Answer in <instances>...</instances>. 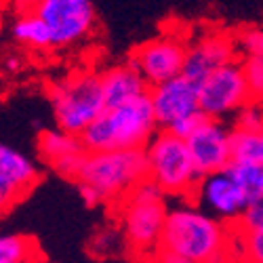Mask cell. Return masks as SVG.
Returning <instances> with one entry per match:
<instances>
[{"label":"cell","mask_w":263,"mask_h":263,"mask_svg":"<svg viewBox=\"0 0 263 263\" xmlns=\"http://www.w3.org/2000/svg\"><path fill=\"white\" fill-rule=\"evenodd\" d=\"M240 70H242L245 82L249 86L253 99L259 101L263 93V57H247L240 63Z\"/></svg>","instance_id":"obj_22"},{"label":"cell","mask_w":263,"mask_h":263,"mask_svg":"<svg viewBox=\"0 0 263 263\" xmlns=\"http://www.w3.org/2000/svg\"><path fill=\"white\" fill-rule=\"evenodd\" d=\"M152 263H187V261H183V259H179V257H175V255H171V253H162V251H158Z\"/></svg>","instance_id":"obj_31"},{"label":"cell","mask_w":263,"mask_h":263,"mask_svg":"<svg viewBox=\"0 0 263 263\" xmlns=\"http://www.w3.org/2000/svg\"><path fill=\"white\" fill-rule=\"evenodd\" d=\"M76 187H78V194H80V198L84 200V204H86V206H97V204H103V202H101V198H99V194H97L93 187L84 185V183H76Z\"/></svg>","instance_id":"obj_30"},{"label":"cell","mask_w":263,"mask_h":263,"mask_svg":"<svg viewBox=\"0 0 263 263\" xmlns=\"http://www.w3.org/2000/svg\"><path fill=\"white\" fill-rule=\"evenodd\" d=\"M190 200L194 202L196 209H200L202 213L211 215L213 219L226 226H234L240 213L247 206L242 192L238 190L228 171H219L200 177L198 183L194 185Z\"/></svg>","instance_id":"obj_10"},{"label":"cell","mask_w":263,"mask_h":263,"mask_svg":"<svg viewBox=\"0 0 263 263\" xmlns=\"http://www.w3.org/2000/svg\"><path fill=\"white\" fill-rule=\"evenodd\" d=\"M147 99L154 112L156 126L168 128L175 120H179L187 114L198 112V93L196 84L183 76L171 78L156 86L147 89Z\"/></svg>","instance_id":"obj_13"},{"label":"cell","mask_w":263,"mask_h":263,"mask_svg":"<svg viewBox=\"0 0 263 263\" xmlns=\"http://www.w3.org/2000/svg\"><path fill=\"white\" fill-rule=\"evenodd\" d=\"M156 133V120L147 95L130 103L103 109L80 133L84 152H118V149H143Z\"/></svg>","instance_id":"obj_3"},{"label":"cell","mask_w":263,"mask_h":263,"mask_svg":"<svg viewBox=\"0 0 263 263\" xmlns=\"http://www.w3.org/2000/svg\"><path fill=\"white\" fill-rule=\"evenodd\" d=\"M234 230H238V232H257V230H263V202L247 204L245 211L240 213L238 221L234 223Z\"/></svg>","instance_id":"obj_24"},{"label":"cell","mask_w":263,"mask_h":263,"mask_svg":"<svg viewBox=\"0 0 263 263\" xmlns=\"http://www.w3.org/2000/svg\"><path fill=\"white\" fill-rule=\"evenodd\" d=\"M232 242L234 232L230 226L185 202L166 209L158 251L187 263H228Z\"/></svg>","instance_id":"obj_1"},{"label":"cell","mask_w":263,"mask_h":263,"mask_svg":"<svg viewBox=\"0 0 263 263\" xmlns=\"http://www.w3.org/2000/svg\"><path fill=\"white\" fill-rule=\"evenodd\" d=\"M226 171L242 192L247 204L263 202V164L230 162Z\"/></svg>","instance_id":"obj_17"},{"label":"cell","mask_w":263,"mask_h":263,"mask_svg":"<svg viewBox=\"0 0 263 263\" xmlns=\"http://www.w3.org/2000/svg\"><path fill=\"white\" fill-rule=\"evenodd\" d=\"M13 38L30 49H53V38L47 24L32 13L17 17L13 24Z\"/></svg>","instance_id":"obj_20"},{"label":"cell","mask_w":263,"mask_h":263,"mask_svg":"<svg viewBox=\"0 0 263 263\" xmlns=\"http://www.w3.org/2000/svg\"><path fill=\"white\" fill-rule=\"evenodd\" d=\"M206 120V116L200 112V109H198V112H194V114H187V116H183V118H179V120H175L168 128H164V130H168V133L171 135H175V137H179V139H187L192 133H194V130L196 128H198L202 122Z\"/></svg>","instance_id":"obj_25"},{"label":"cell","mask_w":263,"mask_h":263,"mask_svg":"<svg viewBox=\"0 0 263 263\" xmlns=\"http://www.w3.org/2000/svg\"><path fill=\"white\" fill-rule=\"evenodd\" d=\"M38 263H47V261H38Z\"/></svg>","instance_id":"obj_32"},{"label":"cell","mask_w":263,"mask_h":263,"mask_svg":"<svg viewBox=\"0 0 263 263\" xmlns=\"http://www.w3.org/2000/svg\"><path fill=\"white\" fill-rule=\"evenodd\" d=\"M196 93H198V109L211 120H219L221 116L238 112L247 103L257 101L249 91L238 61L223 65L200 80L196 84Z\"/></svg>","instance_id":"obj_8"},{"label":"cell","mask_w":263,"mask_h":263,"mask_svg":"<svg viewBox=\"0 0 263 263\" xmlns=\"http://www.w3.org/2000/svg\"><path fill=\"white\" fill-rule=\"evenodd\" d=\"M230 158L232 162L263 164V133L234 126L230 130Z\"/></svg>","instance_id":"obj_19"},{"label":"cell","mask_w":263,"mask_h":263,"mask_svg":"<svg viewBox=\"0 0 263 263\" xmlns=\"http://www.w3.org/2000/svg\"><path fill=\"white\" fill-rule=\"evenodd\" d=\"M192 164L198 177L211 173L226 171L232 162L230 158V128H226L219 120L206 118L194 133L185 139Z\"/></svg>","instance_id":"obj_12"},{"label":"cell","mask_w":263,"mask_h":263,"mask_svg":"<svg viewBox=\"0 0 263 263\" xmlns=\"http://www.w3.org/2000/svg\"><path fill=\"white\" fill-rule=\"evenodd\" d=\"M147 179V162L143 149L93 152L84 154L76 183L93 187L101 202H118L137 183Z\"/></svg>","instance_id":"obj_4"},{"label":"cell","mask_w":263,"mask_h":263,"mask_svg":"<svg viewBox=\"0 0 263 263\" xmlns=\"http://www.w3.org/2000/svg\"><path fill=\"white\" fill-rule=\"evenodd\" d=\"M105 109L118 107L147 95V84L130 63H120L99 74Z\"/></svg>","instance_id":"obj_15"},{"label":"cell","mask_w":263,"mask_h":263,"mask_svg":"<svg viewBox=\"0 0 263 263\" xmlns=\"http://www.w3.org/2000/svg\"><path fill=\"white\" fill-rule=\"evenodd\" d=\"M40 173L19 149L0 143V215L13 209L36 185Z\"/></svg>","instance_id":"obj_14"},{"label":"cell","mask_w":263,"mask_h":263,"mask_svg":"<svg viewBox=\"0 0 263 263\" xmlns=\"http://www.w3.org/2000/svg\"><path fill=\"white\" fill-rule=\"evenodd\" d=\"M116 236H120V234H99L97 238H95V242H93V253L95 255H101V257H105V255H112V247H109V242L112 240H116Z\"/></svg>","instance_id":"obj_28"},{"label":"cell","mask_w":263,"mask_h":263,"mask_svg":"<svg viewBox=\"0 0 263 263\" xmlns=\"http://www.w3.org/2000/svg\"><path fill=\"white\" fill-rule=\"evenodd\" d=\"M21 15L32 13L47 24L53 47H72L95 28L93 0H17Z\"/></svg>","instance_id":"obj_7"},{"label":"cell","mask_w":263,"mask_h":263,"mask_svg":"<svg viewBox=\"0 0 263 263\" xmlns=\"http://www.w3.org/2000/svg\"><path fill=\"white\" fill-rule=\"evenodd\" d=\"M185 49L187 42L179 34H162L139 45L130 57V65L149 89V86L181 76Z\"/></svg>","instance_id":"obj_9"},{"label":"cell","mask_w":263,"mask_h":263,"mask_svg":"<svg viewBox=\"0 0 263 263\" xmlns=\"http://www.w3.org/2000/svg\"><path fill=\"white\" fill-rule=\"evenodd\" d=\"M0 68L7 74H17L19 70H24V57L19 53H7L3 61H0Z\"/></svg>","instance_id":"obj_29"},{"label":"cell","mask_w":263,"mask_h":263,"mask_svg":"<svg viewBox=\"0 0 263 263\" xmlns=\"http://www.w3.org/2000/svg\"><path fill=\"white\" fill-rule=\"evenodd\" d=\"M236 51L245 53L247 57H263V32L257 26L242 28L234 34Z\"/></svg>","instance_id":"obj_21"},{"label":"cell","mask_w":263,"mask_h":263,"mask_svg":"<svg viewBox=\"0 0 263 263\" xmlns=\"http://www.w3.org/2000/svg\"><path fill=\"white\" fill-rule=\"evenodd\" d=\"M42 261L38 242L26 234H0V263H38Z\"/></svg>","instance_id":"obj_18"},{"label":"cell","mask_w":263,"mask_h":263,"mask_svg":"<svg viewBox=\"0 0 263 263\" xmlns=\"http://www.w3.org/2000/svg\"><path fill=\"white\" fill-rule=\"evenodd\" d=\"M261 126H263V114H261L259 101H251V103H247L245 107L238 109L236 128L253 130V133H261Z\"/></svg>","instance_id":"obj_23"},{"label":"cell","mask_w":263,"mask_h":263,"mask_svg":"<svg viewBox=\"0 0 263 263\" xmlns=\"http://www.w3.org/2000/svg\"><path fill=\"white\" fill-rule=\"evenodd\" d=\"M38 152L51 166L68 156L82 154L84 147L80 143V137L65 133L61 128H47L38 135Z\"/></svg>","instance_id":"obj_16"},{"label":"cell","mask_w":263,"mask_h":263,"mask_svg":"<svg viewBox=\"0 0 263 263\" xmlns=\"http://www.w3.org/2000/svg\"><path fill=\"white\" fill-rule=\"evenodd\" d=\"M166 209V196L149 179L137 183L116 202L120 240L135 259L145 263L154 261L160 247Z\"/></svg>","instance_id":"obj_2"},{"label":"cell","mask_w":263,"mask_h":263,"mask_svg":"<svg viewBox=\"0 0 263 263\" xmlns=\"http://www.w3.org/2000/svg\"><path fill=\"white\" fill-rule=\"evenodd\" d=\"M143 154L147 162V179L158 185L164 196L190 198L200 177L192 164L183 139L171 135L168 130H160L145 143Z\"/></svg>","instance_id":"obj_6"},{"label":"cell","mask_w":263,"mask_h":263,"mask_svg":"<svg viewBox=\"0 0 263 263\" xmlns=\"http://www.w3.org/2000/svg\"><path fill=\"white\" fill-rule=\"evenodd\" d=\"M242 236V253L249 263H263V230L257 232H238Z\"/></svg>","instance_id":"obj_26"},{"label":"cell","mask_w":263,"mask_h":263,"mask_svg":"<svg viewBox=\"0 0 263 263\" xmlns=\"http://www.w3.org/2000/svg\"><path fill=\"white\" fill-rule=\"evenodd\" d=\"M236 55L238 51H236L234 34L221 32V30L200 34L185 49L181 76L194 84H198L215 70L223 68L228 63H234Z\"/></svg>","instance_id":"obj_11"},{"label":"cell","mask_w":263,"mask_h":263,"mask_svg":"<svg viewBox=\"0 0 263 263\" xmlns=\"http://www.w3.org/2000/svg\"><path fill=\"white\" fill-rule=\"evenodd\" d=\"M49 95L57 126L76 137L105 109L99 74L91 70H78L55 80Z\"/></svg>","instance_id":"obj_5"},{"label":"cell","mask_w":263,"mask_h":263,"mask_svg":"<svg viewBox=\"0 0 263 263\" xmlns=\"http://www.w3.org/2000/svg\"><path fill=\"white\" fill-rule=\"evenodd\" d=\"M84 154H86V152H82V154H74V156L63 158V160L55 162V164H53V168H55V171L61 175V177L76 181V179H78V175H80V166H82Z\"/></svg>","instance_id":"obj_27"}]
</instances>
